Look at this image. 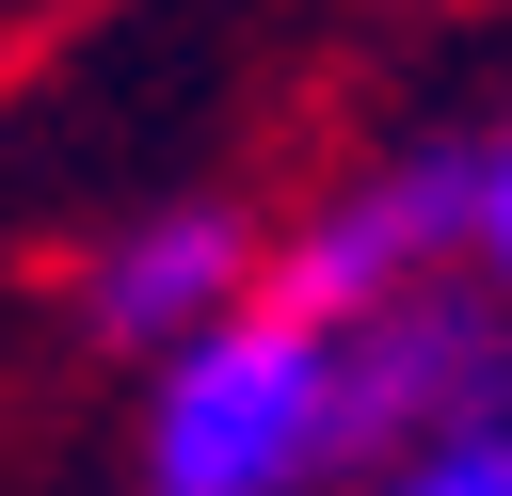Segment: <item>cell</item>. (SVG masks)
Returning <instances> with one entry per match:
<instances>
[{
    "instance_id": "8992f818",
    "label": "cell",
    "mask_w": 512,
    "mask_h": 496,
    "mask_svg": "<svg viewBox=\"0 0 512 496\" xmlns=\"http://www.w3.org/2000/svg\"><path fill=\"white\" fill-rule=\"evenodd\" d=\"M480 256L512 272V112H496V144H480Z\"/></svg>"
},
{
    "instance_id": "6da1fadb",
    "label": "cell",
    "mask_w": 512,
    "mask_h": 496,
    "mask_svg": "<svg viewBox=\"0 0 512 496\" xmlns=\"http://www.w3.org/2000/svg\"><path fill=\"white\" fill-rule=\"evenodd\" d=\"M336 464V336L288 304L208 320L144 384V480L160 496H304Z\"/></svg>"
},
{
    "instance_id": "3957f363",
    "label": "cell",
    "mask_w": 512,
    "mask_h": 496,
    "mask_svg": "<svg viewBox=\"0 0 512 496\" xmlns=\"http://www.w3.org/2000/svg\"><path fill=\"white\" fill-rule=\"evenodd\" d=\"M448 240H480V144H416V160L352 176L336 208H304V240L272 256V304L320 320V336H352L400 288H448Z\"/></svg>"
},
{
    "instance_id": "277c9868",
    "label": "cell",
    "mask_w": 512,
    "mask_h": 496,
    "mask_svg": "<svg viewBox=\"0 0 512 496\" xmlns=\"http://www.w3.org/2000/svg\"><path fill=\"white\" fill-rule=\"evenodd\" d=\"M240 288H256V240H240V208H144L128 240H96V272H80V304H96V336H128V352H192L208 320H240ZM272 304V288H256Z\"/></svg>"
},
{
    "instance_id": "52a82bcc",
    "label": "cell",
    "mask_w": 512,
    "mask_h": 496,
    "mask_svg": "<svg viewBox=\"0 0 512 496\" xmlns=\"http://www.w3.org/2000/svg\"><path fill=\"white\" fill-rule=\"evenodd\" d=\"M0 16H16V0H0Z\"/></svg>"
},
{
    "instance_id": "7a4b0ae2",
    "label": "cell",
    "mask_w": 512,
    "mask_h": 496,
    "mask_svg": "<svg viewBox=\"0 0 512 496\" xmlns=\"http://www.w3.org/2000/svg\"><path fill=\"white\" fill-rule=\"evenodd\" d=\"M512 416V320L480 288H400L384 320L336 336V464H416L448 432H496Z\"/></svg>"
},
{
    "instance_id": "5b68a950",
    "label": "cell",
    "mask_w": 512,
    "mask_h": 496,
    "mask_svg": "<svg viewBox=\"0 0 512 496\" xmlns=\"http://www.w3.org/2000/svg\"><path fill=\"white\" fill-rule=\"evenodd\" d=\"M368 496H512V416H496V432H448V448H416V464H384Z\"/></svg>"
}]
</instances>
